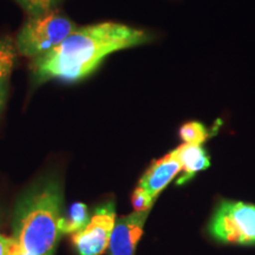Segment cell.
Returning a JSON list of instances; mask_svg holds the SVG:
<instances>
[{"mask_svg":"<svg viewBox=\"0 0 255 255\" xmlns=\"http://www.w3.org/2000/svg\"><path fill=\"white\" fill-rule=\"evenodd\" d=\"M178 136L187 144L202 145L209 137V131L205 124L190 121L186 122L178 129Z\"/></svg>","mask_w":255,"mask_h":255,"instance_id":"8fae6325","label":"cell"},{"mask_svg":"<svg viewBox=\"0 0 255 255\" xmlns=\"http://www.w3.org/2000/svg\"><path fill=\"white\" fill-rule=\"evenodd\" d=\"M91 216L89 214L88 206L85 203L76 202L70 207L68 213L60 220V232L62 235L76 234L81 232L90 222Z\"/></svg>","mask_w":255,"mask_h":255,"instance_id":"9c48e42d","label":"cell"},{"mask_svg":"<svg viewBox=\"0 0 255 255\" xmlns=\"http://www.w3.org/2000/svg\"><path fill=\"white\" fill-rule=\"evenodd\" d=\"M155 199L142 187H137L131 195V203L135 212H149Z\"/></svg>","mask_w":255,"mask_h":255,"instance_id":"4fadbf2b","label":"cell"},{"mask_svg":"<svg viewBox=\"0 0 255 255\" xmlns=\"http://www.w3.org/2000/svg\"><path fill=\"white\" fill-rule=\"evenodd\" d=\"M173 151L182 165V175L177 180V184L180 186L188 182L199 171L205 170L210 165L209 155L202 145L184 143Z\"/></svg>","mask_w":255,"mask_h":255,"instance_id":"ba28073f","label":"cell"},{"mask_svg":"<svg viewBox=\"0 0 255 255\" xmlns=\"http://www.w3.org/2000/svg\"><path fill=\"white\" fill-rule=\"evenodd\" d=\"M181 171H182V165L175 156L174 151H171L162 158L152 162L150 167L146 169L145 173L143 174L138 186L145 189L150 194L152 199L156 200L159 193Z\"/></svg>","mask_w":255,"mask_h":255,"instance_id":"52a82bcc","label":"cell"},{"mask_svg":"<svg viewBox=\"0 0 255 255\" xmlns=\"http://www.w3.org/2000/svg\"><path fill=\"white\" fill-rule=\"evenodd\" d=\"M8 244L9 239L0 234V255H8Z\"/></svg>","mask_w":255,"mask_h":255,"instance_id":"2e32d148","label":"cell"},{"mask_svg":"<svg viewBox=\"0 0 255 255\" xmlns=\"http://www.w3.org/2000/svg\"><path fill=\"white\" fill-rule=\"evenodd\" d=\"M116 210L114 201H108L95 209L90 222L83 231L72 235V242L79 255H102L110 244Z\"/></svg>","mask_w":255,"mask_h":255,"instance_id":"5b68a950","label":"cell"},{"mask_svg":"<svg viewBox=\"0 0 255 255\" xmlns=\"http://www.w3.org/2000/svg\"><path fill=\"white\" fill-rule=\"evenodd\" d=\"M77 28L71 19L52 9L25 21L15 38V47L32 60L55 49Z\"/></svg>","mask_w":255,"mask_h":255,"instance_id":"3957f363","label":"cell"},{"mask_svg":"<svg viewBox=\"0 0 255 255\" xmlns=\"http://www.w3.org/2000/svg\"><path fill=\"white\" fill-rule=\"evenodd\" d=\"M7 94H8V81H5L0 84V116H1L2 111L5 109L6 101H7Z\"/></svg>","mask_w":255,"mask_h":255,"instance_id":"9a60e30c","label":"cell"},{"mask_svg":"<svg viewBox=\"0 0 255 255\" xmlns=\"http://www.w3.org/2000/svg\"><path fill=\"white\" fill-rule=\"evenodd\" d=\"M8 255H31L24 250L13 238L9 239L8 244Z\"/></svg>","mask_w":255,"mask_h":255,"instance_id":"5bb4252c","label":"cell"},{"mask_svg":"<svg viewBox=\"0 0 255 255\" xmlns=\"http://www.w3.org/2000/svg\"><path fill=\"white\" fill-rule=\"evenodd\" d=\"M150 40L148 32L115 21L78 26L62 44L31 60L32 82L34 85L51 79L79 82L94 73L108 56Z\"/></svg>","mask_w":255,"mask_h":255,"instance_id":"6da1fadb","label":"cell"},{"mask_svg":"<svg viewBox=\"0 0 255 255\" xmlns=\"http://www.w3.org/2000/svg\"><path fill=\"white\" fill-rule=\"evenodd\" d=\"M63 187L55 176L41 177L14 207L13 238L31 255H55L62 237Z\"/></svg>","mask_w":255,"mask_h":255,"instance_id":"7a4b0ae2","label":"cell"},{"mask_svg":"<svg viewBox=\"0 0 255 255\" xmlns=\"http://www.w3.org/2000/svg\"><path fill=\"white\" fill-rule=\"evenodd\" d=\"M208 231L225 244H255V205L223 200L216 207Z\"/></svg>","mask_w":255,"mask_h":255,"instance_id":"277c9868","label":"cell"},{"mask_svg":"<svg viewBox=\"0 0 255 255\" xmlns=\"http://www.w3.org/2000/svg\"><path fill=\"white\" fill-rule=\"evenodd\" d=\"M148 214L149 212H133L117 220L110 238V255L135 254Z\"/></svg>","mask_w":255,"mask_h":255,"instance_id":"8992f818","label":"cell"},{"mask_svg":"<svg viewBox=\"0 0 255 255\" xmlns=\"http://www.w3.org/2000/svg\"><path fill=\"white\" fill-rule=\"evenodd\" d=\"M17 59V47L12 38L4 37L0 39V84L8 81Z\"/></svg>","mask_w":255,"mask_h":255,"instance_id":"30bf717a","label":"cell"},{"mask_svg":"<svg viewBox=\"0 0 255 255\" xmlns=\"http://www.w3.org/2000/svg\"><path fill=\"white\" fill-rule=\"evenodd\" d=\"M30 17H37L52 11L59 0H15Z\"/></svg>","mask_w":255,"mask_h":255,"instance_id":"7c38bea8","label":"cell"}]
</instances>
